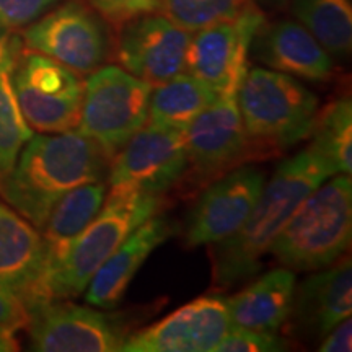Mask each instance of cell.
Here are the masks:
<instances>
[{
  "label": "cell",
  "mask_w": 352,
  "mask_h": 352,
  "mask_svg": "<svg viewBox=\"0 0 352 352\" xmlns=\"http://www.w3.org/2000/svg\"><path fill=\"white\" fill-rule=\"evenodd\" d=\"M252 6L253 0H160L158 12L179 28L196 33L220 21L236 19Z\"/></svg>",
  "instance_id": "obj_26"
},
{
  "label": "cell",
  "mask_w": 352,
  "mask_h": 352,
  "mask_svg": "<svg viewBox=\"0 0 352 352\" xmlns=\"http://www.w3.org/2000/svg\"><path fill=\"white\" fill-rule=\"evenodd\" d=\"M270 2H279V0H270Z\"/></svg>",
  "instance_id": "obj_34"
},
{
  "label": "cell",
  "mask_w": 352,
  "mask_h": 352,
  "mask_svg": "<svg viewBox=\"0 0 352 352\" xmlns=\"http://www.w3.org/2000/svg\"><path fill=\"white\" fill-rule=\"evenodd\" d=\"M152 85L120 65H104L88 74L77 131L114 157L147 124Z\"/></svg>",
  "instance_id": "obj_6"
},
{
  "label": "cell",
  "mask_w": 352,
  "mask_h": 352,
  "mask_svg": "<svg viewBox=\"0 0 352 352\" xmlns=\"http://www.w3.org/2000/svg\"><path fill=\"white\" fill-rule=\"evenodd\" d=\"M298 23L316 38L331 56H346L352 47L351 0H294Z\"/></svg>",
  "instance_id": "obj_24"
},
{
  "label": "cell",
  "mask_w": 352,
  "mask_h": 352,
  "mask_svg": "<svg viewBox=\"0 0 352 352\" xmlns=\"http://www.w3.org/2000/svg\"><path fill=\"white\" fill-rule=\"evenodd\" d=\"M12 85L26 124L41 134L77 131L85 80L51 57L28 51L19 54Z\"/></svg>",
  "instance_id": "obj_7"
},
{
  "label": "cell",
  "mask_w": 352,
  "mask_h": 352,
  "mask_svg": "<svg viewBox=\"0 0 352 352\" xmlns=\"http://www.w3.org/2000/svg\"><path fill=\"white\" fill-rule=\"evenodd\" d=\"M16 57L0 64V178L13 168L23 145L33 135V129L26 124L20 111L12 85Z\"/></svg>",
  "instance_id": "obj_25"
},
{
  "label": "cell",
  "mask_w": 352,
  "mask_h": 352,
  "mask_svg": "<svg viewBox=\"0 0 352 352\" xmlns=\"http://www.w3.org/2000/svg\"><path fill=\"white\" fill-rule=\"evenodd\" d=\"M113 157L78 131L32 135L13 168L0 178V197L38 230L74 188L101 182Z\"/></svg>",
  "instance_id": "obj_1"
},
{
  "label": "cell",
  "mask_w": 352,
  "mask_h": 352,
  "mask_svg": "<svg viewBox=\"0 0 352 352\" xmlns=\"http://www.w3.org/2000/svg\"><path fill=\"white\" fill-rule=\"evenodd\" d=\"M351 236L352 182L336 175L308 195L270 253L290 271H320L344 256Z\"/></svg>",
  "instance_id": "obj_5"
},
{
  "label": "cell",
  "mask_w": 352,
  "mask_h": 352,
  "mask_svg": "<svg viewBox=\"0 0 352 352\" xmlns=\"http://www.w3.org/2000/svg\"><path fill=\"white\" fill-rule=\"evenodd\" d=\"M19 329L10 327H0V352L19 351V341L15 333Z\"/></svg>",
  "instance_id": "obj_33"
},
{
  "label": "cell",
  "mask_w": 352,
  "mask_h": 352,
  "mask_svg": "<svg viewBox=\"0 0 352 352\" xmlns=\"http://www.w3.org/2000/svg\"><path fill=\"white\" fill-rule=\"evenodd\" d=\"M107 192L108 184L101 179V182L87 183L74 188L72 191H69L56 202L41 227L44 241V267L41 280L44 274L64 256L65 250L69 248L72 240L96 217L107 199Z\"/></svg>",
  "instance_id": "obj_21"
},
{
  "label": "cell",
  "mask_w": 352,
  "mask_h": 352,
  "mask_svg": "<svg viewBox=\"0 0 352 352\" xmlns=\"http://www.w3.org/2000/svg\"><path fill=\"white\" fill-rule=\"evenodd\" d=\"M188 170L206 183L254 157L246 138L236 94L220 95L184 131Z\"/></svg>",
  "instance_id": "obj_12"
},
{
  "label": "cell",
  "mask_w": 352,
  "mask_h": 352,
  "mask_svg": "<svg viewBox=\"0 0 352 352\" xmlns=\"http://www.w3.org/2000/svg\"><path fill=\"white\" fill-rule=\"evenodd\" d=\"M57 0H0V23L16 30L36 21Z\"/></svg>",
  "instance_id": "obj_29"
},
{
  "label": "cell",
  "mask_w": 352,
  "mask_h": 352,
  "mask_svg": "<svg viewBox=\"0 0 352 352\" xmlns=\"http://www.w3.org/2000/svg\"><path fill=\"white\" fill-rule=\"evenodd\" d=\"M352 338V321L349 318L338 323L331 331H328L321 341V352H349Z\"/></svg>",
  "instance_id": "obj_31"
},
{
  "label": "cell",
  "mask_w": 352,
  "mask_h": 352,
  "mask_svg": "<svg viewBox=\"0 0 352 352\" xmlns=\"http://www.w3.org/2000/svg\"><path fill=\"white\" fill-rule=\"evenodd\" d=\"M32 349L39 352L121 351L127 334L120 323L98 308L63 300L26 305Z\"/></svg>",
  "instance_id": "obj_9"
},
{
  "label": "cell",
  "mask_w": 352,
  "mask_h": 352,
  "mask_svg": "<svg viewBox=\"0 0 352 352\" xmlns=\"http://www.w3.org/2000/svg\"><path fill=\"white\" fill-rule=\"evenodd\" d=\"M228 328L226 298L206 296L126 338L124 352H214Z\"/></svg>",
  "instance_id": "obj_15"
},
{
  "label": "cell",
  "mask_w": 352,
  "mask_h": 352,
  "mask_svg": "<svg viewBox=\"0 0 352 352\" xmlns=\"http://www.w3.org/2000/svg\"><path fill=\"white\" fill-rule=\"evenodd\" d=\"M266 176L254 166H236L202 191L188 215L184 241L188 246L214 245L228 239L252 214Z\"/></svg>",
  "instance_id": "obj_13"
},
{
  "label": "cell",
  "mask_w": 352,
  "mask_h": 352,
  "mask_svg": "<svg viewBox=\"0 0 352 352\" xmlns=\"http://www.w3.org/2000/svg\"><path fill=\"white\" fill-rule=\"evenodd\" d=\"M25 46L85 76L107 57V33L90 8L70 0L41 20L30 23L23 33Z\"/></svg>",
  "instance_id": "obj_11"
},
{
  "label": "cell",
  "mask_w": 352,
  "mask_h": 352,
  "mask_svg": "<svg viewBox=\"0 0 352 352\" xmlns=\"http://www.w3.org/2000/svg\"><path fill=\"white\" fill-rule=\"evenodd\" d=\"M162 204V196L109 189L96 217L72 240L64 256L44 274L36 300L32 303L69 300L85 292L101 264L135 228L155 217Z\"/></svg>",
  "instance_id": "obj_3"
},
{
  "label": "cell",
  "mask_w": 352,
  "mask_h": 352,
  "mask_svg": "<svg viewBox=\"0 0 352 352\" xmlns=\"http://www.w3.org/2000/svg\"><path fill=\"white\" fill-rule=\"evenodd\" d=\"M352 311V264L341 256L331 266L303 280L294 294L290 315L308 336L324 334L349 318Z\"/></svg>",
  "instance_id": "obj_17"
},
{
  "label": "cell",
  "mask_w": 352,
  "mask_h": 352,
  "mask_svg": "<svg viewBox=\"0 0 352 352\" xmlns=\"http://www.w3.org/2000/svg\"><path fill=\"white\" fill-rule=\"evenodd\" d=\"M252 47L259 63L277 72L308 82H324L333 76L331 54L297 21L263 25Z\"/></svg>",
  "instance_id": "obj_16"
},
{
  "label": "cell",
  "mask_w": 352,
  "mask_h": 352,
  "mask_svg": "<svg viewBox=\"0 0 352 352\" xmlns=\"http://www.w3.org/2000/svg\"><path fill=\"white\" fill-rule=\"evenodd\" d=\"M21 43L12 34V30L0 23V64L20 54Z\"/></svg>",
  "instance_id": "obj_32"
},
{
  "label": "cell",
  "mask_w": 352,
  "mask_h": 352,
  "mask_svg": "<svg viewBox=\"0 0 352 352\" xmlns=\"http://www.w3.org/2000/svg\"><path fill=\"white\" fill-rule=\"evenodd\" d=\"M263 25L264 15L253 3L236 19L192 33L184 72L208 83L219 95L236 94L248 69L253 38Z\"/></svg>",
  "instance_id": "obj_10"
},
{
  "label": "cell",
  "mask_w": 352,
  "mask_h": 352,
  "mask_svg": "<svg viewBox=\"0 0 352 352\" xmlns=\"http://www.w3.org/2000/svg\"><path fill=\"white\" fill-rule=\"evenodd\" d=\"M328 178V166L310 147L277 166L243 226L214 243V284L227 289L254 276L285 223Z\"/></svg>",
  "instance_id": "obj_2"
},
{
  "label": "cell",
  "mask_w": 352,
  "mask_h": 352,
  "mask_svg": "<svg viewBox=\"0 0 352 352\" xmlns=\"http://www.w3.org/2000/svg\"><path fill=\"white\" fill-rule=\"evenodd\" d=\"M296 274L280 267L258 277L254 283L230 298H226L228 320L233 327L263 333H277L290 318Z\"/></svg>",
  "instance_id": "obj_20"
},
{
  "label": "cell",
  "mask_w": 352,
  "mask_h": 352,
  "mask_svg": "<svg viewBox=\"0 0 352 352\" xmlns=\"http://www.w3.org/2000/svg\"><path fill=\"white\" fill-rule=\"evenodd\" d=\"M28 324V308L21 297L10 289L0 285V327L15 329L26 328Z\"/></svg>",
  "instance_id": "obj_30"
},
{
  "label": "cell",
  "mask_w": 352,
  "mask_h": 352,
  "mask_svg": "<svg viewBox=\"0 0 352 352\" xmlns=\"http://www.w3.org/2000/svg\"><path fill=\"white\" fill-rule=\"evenodd\" d=\"M191 36L162 13H147L121 26L116 59L132 76L157 87L184 72Z\"/></svg>",
  "instance_id": "obj_14"
},
{
  "label": "cell",
  "mask_w": 352,
  "mask_h": 352,
  "mask_svg": "<svg viewBox=\"0 0 352 352\" xmlns=\"http://www.w3.org/2000/svg\"><path fill=\"white\" fill-rule=\"evenodd\" d=\"M96 12H100L113 25L121 26L138 16L155 13L160 0H88Z\"/></svg>",
  "instance_id": "obj_28"
},
{
  "label": "cell",
  "mask_w": 352,
  "mask_h": 352,
  "mask_svg": "<svg viewBox=\"0 0 352 352\" xmlns=\"http://www.w3.org/2000/svg\"><path fill=\"white\" fill-rule=\"evenodd\" d=\"M170 235V222L158 215L135 228L91 277L85 289L88 305L103 310L116 308L140 266Z\"/></svg>",
  "instance_id": "obj_18"
},
{
  "label": "cell",
  "mask_w": 352,
  "mask_h": 352,
  "mask_svg": "<svg viewBox=\"0 0 352 352\" xmlns=\"http://www.w3.org/2000/svg\"><path fill=\"white\" fill-rule=\"evenodd\" d=\"M44 267V241L38 228L0 199V285L34 300Z\"/></svg>",
  "instance_id": "obj_19"
},
{
  "label": "cell",
  "mask_w": 352,
  "mask_h": 352,
  "mask_svg": "<svg viewBox=\"0 0 352 352\" xmlns=\"http://www.w3.org/2000/svg\"><path fill=\"white\" fill-rule=\"evenodd\" d=\"M188 171L184 132L145 124L113 157L108 171L111 189L162 196Z\"/></svg>",
  "instance_id": "obj_8"
},
{
  "label": "cell",
  "mask_w": 352,
  "mask_h": 352,
  "mask_svg": "<svg viewBox=\"0 0 352 352\" xmlns=\"http://www.w3.org/2000/svg\"><path fill=\"white\" fill-rule=\"evenodd\" d=\"M308 147L328 166L331 176L352 170V101L349 96L331 101L318 111Z\"/></svg>",
  "instance_id": "obj_23"
},
{
  "label": "cell",
  "mask_w": 352,
  "mask_h": 352,
  "mask_svg": "<svg viewBox=\"0 0 352 352\" xmlns=\"http://www.w3.org/2000/svg\"><path fill=\"white\" fill-rule=\"evenodd\" d=\"M219 96L208 83L191 74L182 72L157 85L155 90L152 88L147 121L166 129L184 132Z\"/></svg>",
  "instance_id": "obj_22"
},
{
  "label": "cell",
  "mask_w": 352,
  "mask_h": 352,
  "mask_svg": "<svg viewBox=\"0 0 352 352\" xmlns=\"http://www.w3.org/2000/svg\"><path fill=\"white\" fill-rule=\"evenodd\" d=\"M236 103L254 155L283 152L310 138L320 100L287 74L248 67L236 90Z\"/></svg>",
  "instance_id": "obj_4"
},
{
  "label": "cell",
  "mask_w": 352,
  "mask_h": 352,
  "mask_svg": "<svg viewBox=\"0 0 352 352\" xmlns=\"http://www.w3.org/2000/svg\"><path fill=\"white\" fill-rule=\"evenodd\" d=\"M289 342L276 333H263L230 324L214 352H277L287 349Z\"/></svg>",
  "instance_id": "obj_27"
}]
</instances>
